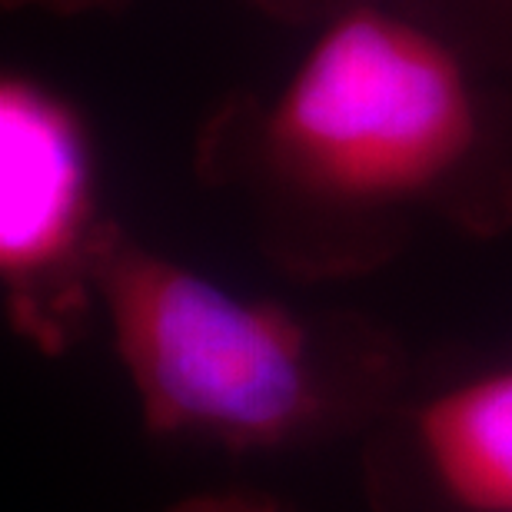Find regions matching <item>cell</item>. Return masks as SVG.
<instances>
[{"mask_svg":"<svg viewBox=\"0 0 512 512\" xmlns=\"http://www.w3.org/2000/svg\"><path fill=\"white\" fill-rule=\"evenodd\" d=\"M177 512H273L266 506H253V503H237V499H223V503H197V506H183Z\"/></svg>","mask_w":512,"mask_h":512,"instance_id":"52a82bcc","label":"cell"},{"mask_svg":"<svg viewBox=\"0 0 512 512\" xmlns=\"http://www.w3.org/2000/svg\"><path fill=\"white\" fill-rule=\"evenodd\" d=\"M419 439L449 496L473 512H512V373L433 399Z\"/></svg>","mask_w":512,"mask_h":512,"instance_id":"277c9868","label":"cell"},{"mask_svg":"<svg viewBox=\"0 0 512 512\" xmlns=\"http://www.w3.org/2000/svg\"><path fill=\"white\" fill-rule=\"evenodd\" d=\"M213 137L273 210L336 243L419 210L496 227L512 200L509 87L409 0L320 20L283 84Z\"/></svg>","mask_w":512,"mask_h":512,"instance_id":"6da1fadb","label":"cell"},{"mask_svg":"<svg viewBox=\"0 0 512 512\" xmlns=\"http://www.w3.org/2000/svg\"><path fill=\"white\" fill-rule=\"evenodd\" d=\"M250 4L286 20H310V24H320V20L336 14V10H343L350 4H363V0H250Z\"/></svg>","mask_w":512,"mask_h":512,"instance_id":"8992f818","label":"cell"},{"mask_svg":"<svg viewBox=\"0 0 512 512\" xmlns=\"http://www.w3.org/2000/svg\"><path fill=\"white\" fill-rule=\"evenodd\" d=\"M90 280L157 433L276 446L320 423L323 370L300 316L223 290L117 227L100 230Z\"/></svg>","mask_w":512,"mask_h":512,"instance_id":"7a4b0ae2","label":"cell"},{"mask_svg":"<svg viewBox=\"0 0 512 512\" xmlns=\"http://www.w3.org/2000/svg\"><path fill=\"white\" fill-rule=\"evenodd\" d=\"M506 7H509V10H512V0H506Z\"/></svg>","mask_w":512,"mask_h":512,"instance_id":"ba28073f","label":"cell"},{"mask_svg":"<svg viewBox=\"0 0 512 512\" xmlns=\"http://www.w3.org/2000/svg\"><path fill=\"white\" fill-rule=\"evenodd\" d=\"M94 147L77 110L30 77L0 80V276L14 320L64 340L94 286Z\"/></svg>","mask_w":512,"mask_h":512,"instance_id":"3957f363","label":"cell"},{"mask_svg":"<svg viewBox=\"0 0 512 512\" xmlns=\"http://www.w3.org/2000/svg\"><path fill=\"white\" fill-rule=\"evenodd\" d=\"M133 0H4V10H37L50 17H87V14H117Z\"/></svg>","mask_w":512,"mask_h":512,"instance_id":"5b68a950","label":"cell"}]
</instances>
